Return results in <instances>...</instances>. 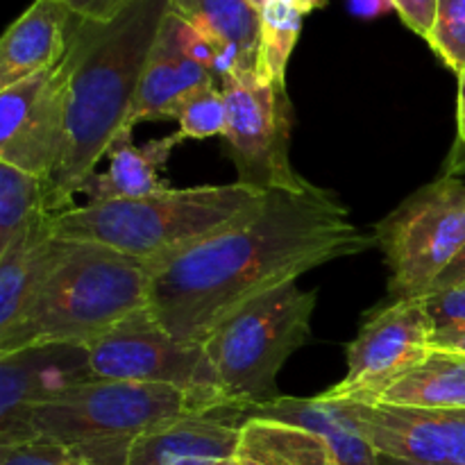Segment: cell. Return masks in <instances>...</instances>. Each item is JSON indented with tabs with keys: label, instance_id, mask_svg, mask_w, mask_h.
<instances>
[{
	"label": "cell",
	"instance_id": "obj_1",
	"mask_svg": "<svg viewBox=\"0 0 465 465\" xmlns=\"http://www.w3.org/2000/svg\"><path fill=\"white\" fill-rule=\"evenodd\" d=\"M377 245L325 189L272 191L257 216L153 263L150 313L175 341L204 345L232 316L304 272Z\"/></svg>",
	"mask_w": 465,
	"mask_h": 465
},
{
	"label": "cell",
	"instance_id": "obj_2",
	"mask_svg": "<svg viewBox=\"0 0 465 465\" xmlns=\"http://www.w3.org/2000/svg\"><path fill=\"white\" fill-rule=\"evenodd\" d=\"M171 0H134L107 23L73 18L66 57V150L45 180L53 216L73 209V198L114 139L130 130L132 104L159 39Z\"/></svg>",
	"mask_w": 465,
	"mask_h": 465
},
{
	"label": "cell",
	"instance_id": "obj_3",
	"mask_svg": "<svg viewBox=\"0 0 465 465\" xmlns=\"http://www.w3.org/2000/svg\"><path fill=\"white\" fill-rule=\"evenodd\" d=\"M153 263L59 239L25 309L0 334V357L44 345H89L150 309Z\"/></svg>",
	"mask_w": 465,
	"mask_h": 465
},
{
	"label": "cell",
	"instance_id": "obj_4",
	"mask_svg": "<svg viewBox=\"0 0 465 465\" xmlns=\"http://www.w3.org/2000/svg\"><path fill=\"white\" fill-rule=\"evenodd\" d=\"M268 193L232 184L163 189L134 200L82 204L53 218V234L112 248L143 262L175 257L257 216Z\"/></svg>",
	"mask_w": 465,
	"mask_h": 465
},
{
	"label": "cell",
	"instance_id": "obj_5",
	"mask_svg": "<svg viewBox=\"0 0 465 465\" xmlns=\"http://www.w3.org/2000/svg\"><path fill=\"white\" fill-rule=\"evenodd\" d=\"M204 411L212 409L177 386L95 377L35 404L30 427L35 436L57 440L94 465H125L141 434Z\"/></svg>",
	"mask_w": 465,
	"mask_h": 465
},
{
	"label": "cell",
	"instance_id": "obj_6",
	"mask_svg": "<svg viewBox=\"0 0 465 465\" xmlns=\"http://www.w3.org/2000/svg\"><path fill=\"white\" fill-rule=\"evenodd\" d=\"M316 298V291L289 282L241 307L209 336L204 350L230 407L243 413L284 398L277 375L312 339Z\"/></svg>",
	"mask_w": 465,
	"mask_h": 465
},
{
	"label": "cell",
	"instance_id": "obj_7",
	"mask_svg": "<svg viewBox=\"0 0 465 465\" xmlns=\"http://www.w3.org/2000/svg\"><path fill=\"white\" fill-rule=\"evenodd\" d=\"M395 300L420 298L465 245V182L443 175L409 195L375 230Z\"/></svg>",
	"mask_w": 465,
	"mask_h": 465
},
{
	"label": "cell",
	"instance_id": "obj_8",
	"mask_svg": "<svg viewBox=\"0 0 465 465\" xmlns=\"http://www.w3.org/2000/svg\"><path fill=\"white\" fill-rule=\"evenodd\" d=\"M230 121L225 148L236 168V182L262 193H302L309 184L291 163L293 104L286 86L266 84L254 73L221 77Z\"/></svg>",
	"mask_w": 465,
	"mask_h": 465
},
{
	"label": "cell",
	"instance_id": "obj_9",
	"mask_svg": "<svg viewBox=\"0 0 465 465\" xmlns=\"http://www.w3.org/2000/svg\"><path fill=\"white\" fill-rule=\"evenodd\" d=\"M86 350L98 380L177 386L212 411L230 407L204 345L175 341L154 321L150 309L91 341Z\"/></svg>",
	"mask_w": 465,
	"mask_h": 465
},
{
	"label": "cell",
	"instance_id": "obj_10",
	"mask_svg": "<svg viewBox=\"0 0 465 465\" xmlns=\"http://www.w3.org/2000/svg\"><path fill=\"white\" fill-rule=\"evenodd\" d=\"M431 352V325L420 298L377 307L348 345V372L322 393L331 402L375 404L395 380Z\"/></svg>",
	"mask_w": 465,
	"mask_h": 465
},
{
	"label": "cell",
	"instance_id": "obj_11",
	"mask_svg": "<svg viewBox=\"0 0 465 465\" xmlns=\"http://www.w3.org/2000/svg\"><path fill=\"white\" fill-rule=\"evenodd\" d=\"M66 150V68L0 91V162L48 180Z\"/></svg>",
	"mask_w": 465,
	"mask_h": 465
},
{
	"label": "cell",
	"instance_id": "obj_12",
	"mask_svg": "<svg viewBox=\"0 0 465 465\" xmlns=\"http://www.w3.org/2000/svg\"><path fill=\"white\" fill-rule=\"evenodd\" d=\"M341 404L377 454L427 465H465V409Z\"/></svg>",
	"mask_w": 465,
	"mask_h": 465
},
{
	"label": "cell",
	"instance_id": "obj_13",
	"mask_svg": "<svg viewBox=\"0 0 465 465\" xmlns=\"http://www.w3.org/2000/svg\"><path fill=\"white\" fill-rule=\"evenodd\" d=\"M89 380L95 375L84 345H44L0 357V448L36 439L32 407Z\"/></svg>",
	"mask_w": 465,
	"mask_h": 465
},
{
	"label": "cell",
	"instance_id": "obj_14",
	"mask_svg": "<svg viewBox=\"0 0 465 465\" xmlns=\"http://www.w3.org/2000/svg\"><path fill=\"white\" fill-rule=\"evenodd\" d=\"M243 413L236 407L189 413L141 434L130 445L125 465H180L236 459Z\"/></svg>",
	"mask_w": 465,
	"mask_h": 465
},
{
	"label": "cell",
	"instance_id": "obj_15",
	"mask_svg": "<svg viewBox=\"0 0 465 465\" xmlns=\"http://www.w3.org/2000/svg\"><path fill=\"white\" fill-rule=\"evenodd\" d=\"M66 0H35L0 39V91L62 64L71 39Z\"/></svg>",
	"mask_w": 465,
	"mask_h": 465
},
{
	"label": "cell",
	"instance_id": "obj_16",
	"mask_svg": "<svg viewBox=\"0 0 465 465\" xmlns=\"http://www.w3.org/2000/svg\"><path fill=\"white\" fill-rule=\"evenodd\" d=\"M132 132L134 130H123L114 139L112 148L107 153V171L94 173L84 182L80 193L89 198L86 204L145 198V195L168 189L163 168H166L175 145L184 136L175 132V134L148 141L145 145H136L132 141Z\"/></svg>",
	"mask_w": 465,
	"mask_h": 465
},
{
	"label": "cell",
	"instance_id": "obj_17",
	"mask_svg": "<svg viewBox=\"0 0 465 465\" xmlns=\"http://www.w3.org/2000/svg\"><path fill=\"white\" fill-rule=\"evenodd\" d=\"M218 77L203 64L186 57L166 30L159 32L153 54L148 59L143 77L139 82L134 104H132L127 127L134 130L141 121H162L175 118L177 107L189 98L193 91L203 86L216 84Z\"/></svg>",
	"mask_w": 465,
	"mask_h": 465
},
{
	"label": "cell",
	"instance_id": "obj_18",
	"mask_svg": "<svg viewBox=\"0 0 465 465\" xmlns=\"http://www.w3.org/2000/svg\"><path fill=\"white\" fill-rule=\"evenodd\" d=\"M245 418H271V420L291 422V425L316 431L334 450L339 465H380V454L357 430L343 404L331 402L321 395L318 398H282L272 404L248 409L243 411V420Z\"/></svg>",
	"mask_w": 465,
	"mask_h": 465
},
{
	"label": "cell",
	"instance_id": "obj_19",
	"mask_svg": "<svg viewBox=\"0 0 465 465\" xmlns=\"http://www.w3.org/2000/svg\"><path fill=\"white\" fill-rule=\"evenodd\" d=\"M171 12L212 39L234 62L236 73H254L262 12L250 0H171Z\"/></svg>",
	"mask_w": 465,
	"mask_h": 465
},
{
	"label": "cell",
	"instance_id": "obj_20",
	"mask_svg": "<svg viewBox=\"0 0 465 465\" xmlns=\"http://www.w3.org/2000/svg\"><path fill=\"white\" fill-rule=\"evenodd\" d=\"M377 402L395 407L465 409V357L431 350L425 361L395 380Z\"/></svg>",
	"mask_w": 465,
	"mask_h": 465
},
{
	"label": "cell",
	"instance_id": "obj_21",
	"mask_svg": "<svg viewBox=\"0 0 465 465\" xmlns=\"http://www.w3.org/2000/svg\"><path fill=\"white\" fill-rule=\"evenodd\" d=\"M236 457L272 465H339L334 450L321 434L271 418H245Z\"/></svg>",
	"mask_w": 465,
	"mask_h": 465
},
{
	"label": "cell",
	"instance_id": "obj_22",
	"mask_svg": "<svg viewBox=\"0 0 465 465\" xmlns=\"http://www.w3.org/2000/svg\"><path fill=\"white\" fill-rule=\"evenodd\" d=\"M45 207V180L0 162V254L53 223Z\"/></svg>",
	"mask_w": 465,
	"mask_h": 465
},
{
	"label": "cell",
	"instance_id": "obj_23",
	"mask_svg": "<svg viewBox=\"0 0 465 465\" xmlns=\"http://www.w3.org/2000/svg\"><path fill=\"white\" fill-rule=\"evenodd\" d=\"M302 16L284 0H268L262 9V44L254 75L266 84L286 86V68L302 30Z\"/></svg>",
	"mask_w": 465,
	"mask_h": 465
},
{
	"label": "cell",
	"instance_id": "obj_24",
	"mask_svg": "<svg viewBox=\"0 0 465 465\" xmlns=\"http://www.w3.org/2000/svg\"><path fill=\"white\" fill-rule=\"evenodd\" d=\"M175 121L184 139H209V136H225L230 109L221 82L193 91L184 103L177 107Z\"/></svg>",
	"mask_w": 465,
	"mask_h": 465
},
{
	"label": "cell",
	"instance_id": "obj_25",
	"mask_svg": "<svg viewBox=\"0 0 465 465\" xmlns=\"http://www.w3.org/2000/svg\"><path fill=\"white\" fill-rule=\"evenodd\" d=\"M427 44L457 75L465 73V0H439Z\"/></svg>",
	"mask_w": 465,
	"mask_h": 465
},
{
	"label": "cell",
	"instance_id": "obj_26",
	"mask_svg": "<svg viewBox=\"0 0 465 465\" xmlns=\"http://www.w3.org/2000/svg\"><path fill=\"white\" fill-rule=\"evenodd\" d=\"M0 465H94L66 445L45 436L0 448Z\"/></svg>",
	"mask_w": 465,
	"mask_h": 465
},
{
	"label": "cell",
	"instance_id": "obj_27",
	"mask_svg": "<svg viewBox=\"0 0 465 465\" xmlns=\"http://www.w3.org/2000/svg\"><path fill=\"white\" fill-rule=\"evenodd\" d=\"M420 300L430 318L431 334L465 330V286L420 295Z\"/></svg>",
	"mask_w": 465,
	"mask_h": 465
},
{
	"label": "cell",
	"instance_id": "obj_28",
	"mask_svg": "<svg viewBox=\"0 0 465 465\" xmlns=\"http://www.w3.org/2000/svg\"><path fill=\"white\" fill-rule=\"evenodd\" d=\"M393 7L409 30L416 32L425 41L430 39L431 30H434L439 0H393Z\"/></svg>",
	"mask_w": 465,
	"mask_h": 465
},
{
	"label": "cell",
	"instance_id": "obj_29",
	"mask_svg": "<svg viewBox=\"0 0 465 465\" xmlns=\"http://www.w3.org/2000/svg\"><path fill=\"white\" fill-rule=\"evenodd\" d=\"M66 3L77 18L107 23L130 7L134 0H66Z\"/></svg>",
	"mask_w": 465,
	"mask_h": 465
},
{
	"label": "cell",
	"instance_id": "obj_30",
	"mask_svg": "<svg viewBox=\"0 0 465 465\" xmlns=\"http://www.w3.org/2000/svg\"><path fill=\"white\" fill-rule=\"evenodd\" d=\"M465 286V245L457 252V257L443 268L439 277L434 280V284L430 286L427 293H439V291H450V289H461ZM425 293V295H427Z\"/></svg>",
	"mask_w": 465,
	"mask_h": 465
},
{
	"label": "cell",
	"instance_id": "obj_31",
	"mask_svg": "<svg viewBox=\"0 0 465 465\" xmlns=\"http://www.w3.org/2000/svg\"><path fill=\"white\" fill-rule=\"evenodd\" d=\"M348 9L352 16L363 18V21H372V18H380L384 14L395 12L393 0H345Z\"/></svg>",
	"mask_w": 465,
	"mask_h": 465
},
{
	"label": "cell",
	"instance_id": "obj_32",
	"mask_svg": "<svg viewBox=\"0 0 465 465\" xmlns=\"http://www.w3.org/2000/svg\"><path fill=\"white\" fill-rule=\"evenodd\" d=\"M431 350L465 357V330L463 331H436L431 334Z\"/></svg>",
	"mask_w": 465,
	"mask_h": 465
},
{
	"label": "cell",
	"instance_id": "obj_33",
	"mask_svg": "<svg viewBox=\"0 0 465 465\" xmlns=\"http://www.w3.org/2000/svg\"><path fill=\"white\" fill-rule=\"evenodd\" d=\"M457 130L459 143L465 148V73L459 75V100H457Z\"/></svg>",
	"mask_w": 465,
	"mask_h": 465
},
{
	"label": "cell",
	"instance_id": "obj_34",
	"mask_svg": "<svg viewBox=\"0 0 465 465\" xmlns=\"http://www.w3.org/2000/svg\"><path fill=\"white\" fill-rule=\"evenodd\" d=\"M284 3L293 5V7L298 9V12H302V14H309V12H313V9H321V7H325V3H327V0H284Z\"/></svg>",
	"mask_w": 465,
	"mask_h": 465
},
{
	"label": "cell",
	"instance_id": "obj_35",
	"mask_svg": "<svg viewBox=\"0 0 465 465\" xmlns=\"http://www.w3.org/2000/svg\"><path fill=\"white\" fill-rule=\"evenodd\" d=\"M380 465H427V463H413V461H404V459H393V457H386V454H380Z\"/></svg>",
	"mask_w": 465,
	"mask_h": 465
},
{
	"label": "cell",
	"instance_id": "obj_36",
	"mask_svg": "<svg viewBox=\"0 0 465 465\" xmlns=\"http://www.w3.org/2000/svg\"><path fill=\"white\" fill-rule=\"evenodd\" d=\"M180 465H241L239 459H225V461H186Z\"/></svg>",
	"mask_w": 465,
	"mask_h": 465
},
{
	"label": "cell",
	"instance_id": "obj_37",
	"mask_svg": "<svg viewBox=\"0 0 465 465\" xmlns=\"http://www.w3.org/2000/svg\"><path fill=\"white\" fill-rule=\"evenodd\" d=\"M241 461V465H272V463H266V461H259V459H252V457H236Z\"/></svg>",
	"mask_w": 465,
	"mask_h": 465
},
{
	"label": "cell",
	"instance_id": "obj_38",
	"mask_svg": "<svg viewBox=\"0 0 465 465\" xmlns=\"http://www.w3.org/2000/svg\"><path fill=\"white\" fill-rule=\"evenodd\" d=\"M250 3H252V5H254V7H257V9H259V12H262V9H263V7H266V3H268V0H250Z\"/></svg>",
	"mask_w": 465,
	"mask_h": 465
}]
</instances>
